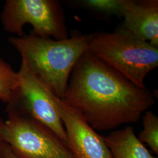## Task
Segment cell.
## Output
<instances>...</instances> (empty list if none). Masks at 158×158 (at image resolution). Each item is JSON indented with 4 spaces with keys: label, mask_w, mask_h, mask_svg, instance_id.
Here are the masks:
<instances>
[{
    "label": "cell",
    "mask_w": 158,
    "mask_h": 158,
    "mask_svg": "<svg viewBox=\"0 0 158 158\" xmlns=\"http://www.w3.org/2000/svg\"><path fill=\"white\" fill-rule=\"evenodd\" d=\"M62 100L100 131L138 121L155 102L146 87L134 84L89 51L74 68Z\"/></svg>",
    "instance_id": "6da1fadb"
},
{
    "label": "cell",
    "mask_w": 158,
    "mask_h": 158,
    "mask_svg": "<svg viewBox=\"0 0 158 158\" xmlns=\"http://www.w3.org/2000/svg\"><path fill=\"white\" fill-rule=\"evenodd\" d=\"M91 36L77 35L56 40L24 34L10 38L8 42L34 75L54 96L63 99L74 68L89 51Z\"/></svg>",
    "instance_id": "7a4b0ae2"
},
{
    "label": "cell",
    "mask_w": 158,
    "mask_h": 158,
    "mask_svg": "<svg viewBox=\"0 0 158 158\" xmlns=\"http://www.w3.org/2000/svg\"><path fill=\"white\" fill-rule=\"evenodd\" d=\"M89 51L141 88H145V77L158 66V47L123 30L92 35Z\"/></svg>",
    "instance_id": "3957f363"
},
{
    "label": "cell",
    "mask_w": 158,
    "mask_h": 158,
    "mask_svg": "<svg viewBox=\"0 0 158 158\" xmlns=\"http://www.w3.org/2000/svg\"><path fill=\"white\" fill-rule=\"evenodd\" d=\"M0 118V142L18 158H73L65 144L51 130L34 118L6 111Z\"/></svg>",
    "instance_id": "277c9868"
},
{
    "label": "cell",
    "mask_w": 158,
    "mask_h": 158,
    "mask_svg": "<svg viewBox=\"0 0 158 158\" xmlns=\"http://www.w3.org/2000/svg\"><path fill=\"white\" fill-rule=\"evenodd\" d=\"M4 31L17 35L24 34L26 24L33 29L31 34L54 40L68 38L62 8L54 0H6L1 13Z\"/></svg>",
    "instance_id": "5b68a950"
},
{
    "label": "cell",
    "mask_w": 158,
    "mask_h": 158,
    "mask_svg": "<svg viewBox=\"0 0 158 158\" xmlns=\"http://www.w3.org/2000/svg\"><path fill=\"white\" fill-rule=\"evenodd\" d=\"M18 82L6 111L29 116L56 135L68 148V139L62 121L52 100L51 92L21 63L18 72Z\"/></svg>",
    "instance_id": "8992f818"
},
{
    "label": "cell",
    "mask_w": 158,
    "mask_h": 158,
    "mask_svg": "<svg viewBox=\"0 0 158 158\" xmlns=\"http://www.w3.org/2000/svg\"><path fill=\"white\" fill-rule=\"evenodd\" d=\"M68 139V148L74 158H112L104 141L81 113L51 93Z\"/></svg>",
    "instance_id": "52a82bcc"
},
{
    "label": "cell",
    "mask_w": 158,
    "mask_h": 158,
    "mask_svg": "<svg viewBox=\"0 0 158 158\" xmlns=\"http://www.w3.org/2000/svg\"><path fill=\"white\" fill-rule=\"evenodd\" d=\"M121 30L158 47V0H128Z\"/></svg>",
    "instance_id": "ba28073f"
},
{
    "label": "cell",
    "mask_w": 158,
    "mask_h": 158,
    "mask_svg": "<svg viewBox=\"0 0 158 158\" xmlns=\"http://www.w3.org/2000/svg\"><path fill=\"white\" fill-rule=\"evenodd\" d=\"M104 139L112 158H153L144 144L139 141L131 126L115 131Z\"/></svg>",
    "instance_id": "9c48e42d"
},
{
    "label": "cell",
    "mask_w": 158,
    "mask_h": 158,
    "mask_svg": "<svg viewBox=\"0 0 158 158\" xmlns=\"http://www.w3.org/2000/svg\"><path fill=\"white\" fill-rule=\"evenodd\" d=\"M18 82V72L0 56V100L2 102L7 104L11 102Z\"/></svg>",
    "instance_id": "30bf717a"
},
{
    "label": "cell",
    "mask_w": 158,
    "mask_h": 158,
    "mask_svg": "<svg viewBox=\"0 0 158 158\" xmlns=\"http://www.w3.org/2000/svg\"><path fill=\"white\" fill-rule=\"evenodd\" d=\"M143 130L138 139L142 143L147 144L153 152L158 154V118L151 111H147L142 118Z\"/></svg>",
    "instance_id": "8fae6325"
},
{
    "label": "cell",
    "mask_w": 158,
    "mask_h": 158,
    "mask_svg": "<svg viewBox=\"0 0 158 158\" xmlns=\"http://www.w3.org/2000/svg\"><path fill=\"white\" fill-rule=\"evenodd\" d=\"M128 0H85L84 6L97 11L123 17Z\"/></svg>",
    "instance_id": "7c38bea8"
},
{
    "label": "cell",
    "mask_w": 158,
    "mask_h": 158,
    "mask_svg": "<svg viewBox=\"0 0 158 158\" xmlns=\"http://www.w3.org/2000/svg\"><path fill=\"white\" fill-rule=\"evenodd\" d=\"M0 158H18L6 143L0 142Z\"/></svg>",
    "instance_id": "4fadbf2b"
},
{
    "label": "cell",
    "mask_w": 158,
    "mask_h": 158,
    "mask_svg": "<svg viewBox=\"0 0 158 158\" xmlns=\"http://www.w3.org/2000/svg\"></svg>",
    "instance_id": "5bb4252c"
}]
</instances>
